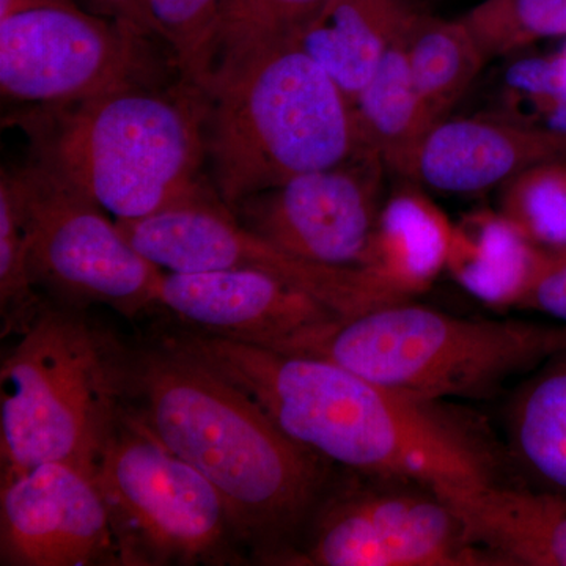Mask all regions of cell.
I'll use <instances>...</instances> for the list:
<instances>
[{
  "mask_svg": "<svg viewBox=\"0 0 566 566\" xmlns=\"http://www.w3.org/2000/svg\"><path fill=\"white\" fill-rule=\"evenodd\" d=\"M161 337L243 390L283 433L327 463L436 488L499 480L485 434L441 401L398 392L324 357L182 326Z\"/></svg>",
  "mask_w": 566,
  "mask_h": 566,
  "instance_id": "1",
  "label": "cell"
},
{
  "mask_svg": "<svg viewBox=\"0 0 566 566\" xmlns=\"http://www.w3.org/2000/svg\"><path fill=\"white\" fill-rule=\"evenodd\" d=\"M123 408L221 494L241 545L286 565L329 490L331 463L243 390L161 335L115 345Z\"/></svg>",
  "mask_w": 566,
  "mask_h": 566,
  "instance_id": "2",
  "label": "cell"
},
{
  "mask_svg": "<svg viewBox=\"0 0 566 566\" xmlns=\"http://www.w3.org/2000/svg\"><path fill=\"white\" fill-rule=\"evenodd\" d=\"M207 120V95L185 82L169 92L133 85L80 102L39 104L14 117L33 161L115 221L214 196L200 182Z\"/></svg>",
  "mask_w": 566,
  "mask_h": 566,
  "instance_id": "3",
  "label": "cell"
},
{
  "mask_svg": "<svg viewBox=\"0 0 566 566\" xmlns=\"http://www.w3.org/2000/svg\"><path fill=\"white\" fill-rule=\"evenodd\" d=\"M205 95L207 155L218 196L232 211L255 193L365 150L348 96L290 41L216 74Z\"/></svg>",
  "mask_w": 566,
  "mask_h": 566,
  "instance_id": "4",
  "label": "cell"
},
{
  "mask_svg": "<svg viewBox=\"0 0 566 566\" xmlns=\"http://www.w3.org/2000/svg\"><path fill=\"white\" fill-rule=\"evenodd\" d=\"M564 349L566 323L464 318L405 300L326 324L279 352L324 357L398 392L442 401L486 397Z\"/></svg>",
  "mask_w": 566,
  "mask_h": 566,
  "instance_id": "5",
  "label": "cell"
},
{
  "mask_svg": "<svg viewBox=\"0 0 566 566\" xmlns=\"http://www.w3.org/2000/svg\"><path fill=\"white\" fill-rule=\"evenodd\" d=\"M115 344L81 308L44 305L0 368L2 475L65 463L92 476L123 408Z\"/></svg>",
  "mask_w": 566,
  "mask_h": 566,
  "instance_id": "6",
  "label": "cell"
},
{
  "mask_svg": "<svg viewBox=\"0 0 566 566\" xmlns=\"http://www.w3.org/2000/svg\"><path fill=\"white\" fill-rule=\"evenodd\" d=\"M92 479L109 510L123 565L243 564V545L218 490L125 408Z\"/></svg>",
  "mask_w": 566,
  "mask_h": 566,
  "instance_id": "7",
  "label": "cell"
},
{
  "mask_svg": "<svg viewBox=\"0 0 566 566\" xmlns=\"http://www.w3.org/2000/svg\"><path fill=\"white\" fill-rule=\"evenodd\" d=\"M20 218L35 285L55 303L103 304L126 318L158 308L161 268L145 259L91 197L33 161L2 170Z\"/></svg>",
  "mask_w": 566,
  "mask_h": 566,
  "instance_id": "8",
  "label": "cell"
},
{
  "mask_svg": "<svg viewBox=\"0 0 566 566\" xmlns=\"http://www.w3.org/2000/svg\"><path fill=\"white\" fill-rule=\"evenodd\" d=\"M289 565L501 566L434 486L354 472L324 494Z\"/></svg>",
  "mask_w": 566,
  "mask_h": 566,
  "instance_id": "9",
  "label": "cell"
},
{
  "mask_svg": "<svg viewBox=\"0 0 566 566\" xmlns=\"http://www.w3.org/2000/svg\"><path fill=\"white\" fill-rule=\"evenodd\" d=\"M148 36L76 0L0 20V88L39 104L80 102L148 84Z\"/></svg>",
  "mask_w": 566,
  "mask_h": 566,
  "instance_id": "10",
  "label": "cell"
},
{
  "mask_svg": "<svg viewBox=\"0 0 566 566\" xmlns=\"http://www.w3.org/2000/svg\"><path fill=\"white\" fill-rule=\"evenodd\" d=\"M117 223L137 252L169 273L262 271L311 293L342 318L405 300L364 268L305 262L266 243L238 222L221 197Z\"/></svg>",
  "mask_w": 566,
  "mask_h": 566,
  "instance_id": "11",
  "label": "cell"
},
{
  "mask_svg": "<svg viewBox=\"0 0 566 566\" xmlns=\"http://www.w3.org/2000/svg\"><path fill=\"white\" fill-rule=\"evenodd\" d=\"M386 166L363 150L348 161L297 175L238 203V222L305 262L360 268L381 210Z\"/></svg>",
  "mask_w": 566,
  "mask_h": 566,
  "instance_id": "12",
  "label": "cell"
},
{
  "mask_svg": "<svg viewBox=\"0 0 566 566\" xmlns=\"http://www.w3.org/2000/svg\"><path fill=\"white\" fill-rule=\"evenodd\" d=\"M0 564L123 565L109 510L92 476L65 463L2 475Z\"/></svg>",
  "mask_w": 566,
  "mask_h": 566,
  "instance_id": "13",
  "label": "cell"
},
{
  "mask_svg": "<svg viewBox=\"0 0 566 566\" xmlns=\"http://www.w3.org/2000/svg\"><path fill=\"white\" fill-rule=\"evenodd\" d=\"M158 308L197 333L275 349L342 318L311 293L262 271L164 273Z\"/></svg>",
  "mask_w": 566,
  "mask_h": 566,
  "instance_id": "14",
  "label": "cell"
},
{
  "mask_svg": "<svg viewBox=\"0 0 566 566\" xmlns=\"http://www.w3.org/2000/svg\"><path fill=\"white\" fill-rule=\"evenodd\" d=\"M565 159L566 133L501 117L444 118L424 136L409 178L434 191L476 193Z\"/></svg>",
  "mask_w": 566,
  "mask_h": 566,
  "instance_id": "15",
  "label": "cell"
},
{
  "mask_svg": "<svg viewBox=\"0 0 566 566\" xmlns=\"http://www.w3.org/2000/svg\"><path fill=\"white\" fill-rule=\"evenodd\" d=\"M436 490L457 510L472 542L501 566H566V491L499 480Z\"/></svg>",
  "mask_w": 566,
  "mask_h": 566,
  "instance_id": "16",
  "label": "cell"
},
{
  "mask_svg": "<svg viewBox=\"0 0 566 566\" xmlns=\"http://www.w3.org/2000/svg\"><path fill=\"white\" fill-rule=\"evenodd\" d=\"M419 11L417 0H327L289 41L353 104Z\"/></svg>",
  "mask_w": 566,
  "mask_h": 566,
  "instance_id": "17",
  "label": "cell"
},
{
  "mask_svg": "<svg viewBox=\"0 0 566 566\" xmlns=\"http://www.w3.org/2000/svg\"><path fill=\"white\" fill-rule=\"evenodd\" d=\"M453 227L455 222L427 193L412 186L398 189L381 205L360 268L412 300L447 270Z\"/></svg>",
  "mask_w": 566,
  "mask_h": 566,
  "instance_id": "18",
  "label": "cell"
},
{
  "mask_svg": "<svg viewBox=\"0 0 566 566\" xmlns=\"http://www.w3.org/2000/svg\"><path fill=\"white\" fill-rule=\"evenodd\" d=\"M546 252L501 211L476 210L453 227L446 271L480 303L520 308Z\"/></svg>",
  "mask_w": 566,
  "mask_h": 566,
  "instance_id": "19",
  "label": "cell"
},
{
  "mask_svg": "<svg viewBox=\"0 0 566 566\" xmlns=\"http://www.w3.org/2000/svg\"><path fill=\"white\" fill-rule=\"evenodd\" d=\"M360 142L386 169L409 178L416 153L436 125L417 91L401 40L353 103Z\"/></svg>",
  "mask_w": 566,
  "mask_h": 566,
  "instance_id": "20",
  "label": "cell"
},
{
  "mask_svg": "<svg viewBox=\"0 0 566 566\" xmlns=\"http://www.w3.org/2000/svg\"><path fill=\"white\" fill-rule=\"evenodd\" d=\"M506 423L510 447L528 483L566 491V349L517 387Z\"/></svg>",
  "mask_w": 566,
  "mask_h": 566,
  "instance_id": "21",
  "label": "cell"
},
{
  "mask_svg": "<svg viewBox=\"0 0 566 566\" xmlns=\"http://www.w3.org/2000/svg\"><path fill=\"white\" fill-rule=\"evenodd\" d=\"M412 80L436 123L471 87L488 62L461 18L442 20L419 11L401 36Z\"/></svg>",
  "mask_w": 566,
  "mask_h": 566,
  "instance_id": "22",
  "label": "cell"
},
{
  "mask_svg": "<svg viewBox=\"0 0 566 566\" xmlns=\"http://www.w3.org/2000/svg\"><path fill=\"white\" fill-rule=\"evenodd\" d=\"M232 0H145L151 35L166 41L181 82L207 91L214 69L216 46Z\"/></svg>",
  "mask_w": 566,
  "mask_h": 566,
  "instance_id": "23",
  "label": "cell"
},
{
  "mask_svg": "<svg viewBox=\"0 0 566 566\" xmlns=\"http://www.w3.org/2000/svg\"><path fill=\"white\" fill-rule=\"evenodd\" d=\"M326 2L327 0H232L219 32L212 77L243 61L252 52L289 41Z\"/></svg>",
  "mask_w": 566,
  "mask_h": 566,
  "instance_id": "24",
  "label": "cell"
},
{
  "mask_svg": "<svg viewBox=\"0 0 566 566\" xmlns=\"http://www.w3.org/2000/svg\"><path fill=\"white\" fill-rule=\"evenodd\" d=\"M488 61L566 36V0H483L461 17Z\"/></svg>",
  "mask_w": 566,
  "mask_h": 566,
  "instance_id": "25",
  "label": "cell"
},
{
  "mask_svg": "<svg viewBox=\"0 0 566 566\" xmlns=\"http://www.w3.org/2000/svg\"><path fill=\"white\" fill-rule=\"evenodd\" d=\"M546 251L566 249V159L539 164L501 186V210Z\"/></svg>",
  "mask_w": 566,
  "mask_h": 566,
  "instance_id": "26",
  "label": "cell"
},
{
  "mask_svg": "<svg viewBox=\"0 0 566 566\" xmlns=\"http://www.w3.org/2000/svg\"><path fill=\"white\" fill-rule=\"evenodd\" d=\"M28 245L6 181L0 180V314L2 337L24 334L48 301L35 292Z\"/></svg>",
  "mask_w": 566,
  "mask_h": 566,
  "instance_id": "27",
  "label": "cell"
},
{
  "mask_svg": "<svg viewBox=\"0 0 566 566\" xmlns=\"http://www.w3.org/2000/svg\"><path fill=\"white\" fill-rule=\"evenodd\" d=\"M520 308L566 323V249L547 251Z\"/></svg>",
  "mask_w": 566,
  "mask_h": 566,
  "instance_id": "28",
  "label": "cell"
},
{
  "mask_svg": "<svg viewBox=\"0 0 566 566\" xmlns=\"http://www.w3.org/2000/svg\"><path fill=\"white\" fill-rule=\"evenodd\" d=\"M76 2L91 13L123 22L136 29L142 35H151L145 18V0H76Z\"/></svg>",
  "mask_w": 566,
  "mask_h": 566,
  "instance_id": "29",
  "label": "cell"
},
{
  "mask_svg": "<svg viewBox=\"0 0 566 566\" xmlns=\"http://www.w3.org/2000/svg\"><path fill=\"white\" fill-rule=\"evenodd\" d=\"M63 2H69V0H0V20H7V18L24 13V11Z\"/></svg>",
  "mask_w": 566,
  "mask_h": 566,
  "instance_id": "30",
  "label": "cell"
},
{
  "mask_svg": "<svg viewBox=\"0 0 566 566\" xmlns=\"http://www.w3.org/2000/svg\"><path fill=\"white\" fill-rule=\"evenodd\" d=\"M554 57H556L558 73H560L562 82L566 87V43L557 54H554Z\"/></svg>",
  "mask_w": 566,
  "mask_h": 566,
  "instance_id": "31",
  "label": "cell"
}]
</instances>
